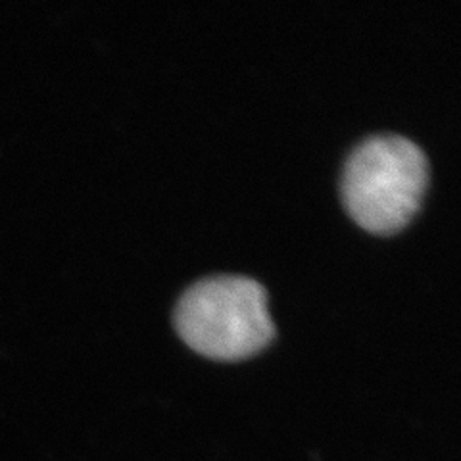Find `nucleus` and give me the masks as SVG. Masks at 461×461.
Listing matches in <instances>:
<instances>
[{"label": "nucleus", "mask_w": 461, "mask_h": 461, "mask_svg": "<svg viewBox=\"0 0 461 461\" xmlns=\"http://www.w3.org/2000/svg\"><path fill=\"white\" fill-rule=\"evenodd\" d=\"M427 185V156L413 140L373 135L346 160L342 200L359 227L375 235H393L420 210Z\"/></svg>", "instance_id": "f257e3e1"}, {"label": "nucleus", "mask_w": 461, "mask_h": 461, "mask_svg": "<svg viewBox=\"0 0 461 461\" xmlns=\"http://www.w3.org/2000/svg\"><path fill=\"white\" fill-rule=\"evenodd\" d=\"M176 327L193 350L220 362L250 357L276 339L266 288L240 276L208 277L186 288Z\"/></svg>", "instance_id": "f03ea898"}]
</instances>
